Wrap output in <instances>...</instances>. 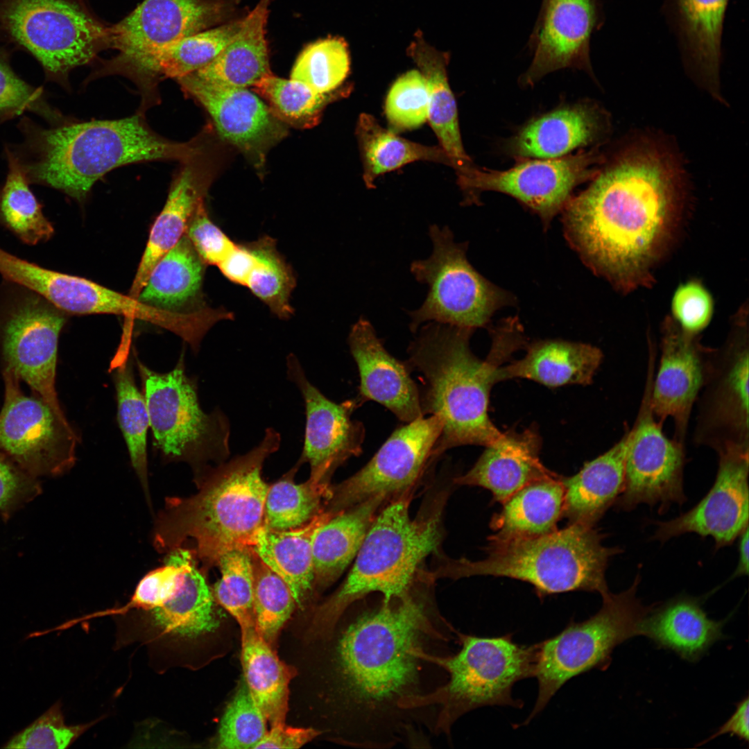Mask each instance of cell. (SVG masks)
I'll return each instance as SVG.
<instances>
[{"mask_svg": "<svg viewBox=\"0 0 749 749\" xmlns=\"http://www.w3.org/2000/svg\"><path fill=\"white\" fill-rule=\"evenodd\" d=\"M723 623L709 619L698 600L681 596L654 606L641 621L639 635L694 662L722 638Z\"/></svg>", "mask_w": 749, "mask_h": 749, "instance_id": "d6a6232c", "label": "cell"}, {"mask_svg": "<svg viewBox=\"0 0 749 749\" xmlns=\"http://www.w3.org/2000/svg\"><path fill=\"white\" fill-rule=\"evenodd\" d=\"M714 485L693 508L666 522H656L653 539L664 542L687 533L712 537L716 549L732 544L748 526V451L718 454Z\"/></svg>", "mask_w": 749, "mask_h": 749, "instance_id": "7402d4cb", "label": "cell"}, {"mask_svg": "<svg viewBox=\"0 0 749 749\" xmlns=\"http://www.w3.org/2000/svg\"><path fill=\"white\" fill-rule=\"evenodd\" d=\"M4 399L0 411V449L35 477L56 476L74 465L79 438L63 411L26 395L20 379L1 370Z\"/></svg>", "mask_w": 749, "mask_h": 749, "instance_id": "9a60e30c", "label": "cell"}, {"mask_svg": "<svg viewBox=\"0 0 749 749\" xmlns=\"http://www.w3.org/2000/svg\"><path fill=\"white\" fill-rule=\"evenodd\" d=\"M177 80L207 110L220 136L261 173L269 150L286 136V125L248 88L216 85L192 73Z\"/></svg>", "mask_w": 749, "mask_h": 749, "instance_id": "44dd1931", "label": "cell"}, {"mask_svg": "<svg viewBox=\"0 0 749 749\" xmlns=\"http://www.w3.org/2000/svg\"><path fill=\"white\" fill-rule=\"evenodd\" d=\"M248 245L255 259L245 286L279 318L289 319L294 312L290 298L296 283L291 266L273 238L264 236Z\"/></svg>", "mask_w": 749, "mask_h": 749, "instance_id": "bcb514c9", "label": "cell"}, {"mask_svg": "<svg viewBox=\"0 0 749 749\" xmlns=\"http://www.w3.org/2000/svg\"><path fill=\"white\" fill-rule=\"evenodd\" d=\"M0 35H1V36L2 35V33H1V30H0Z\"/></svg>", "mask_w": 749, "mask_h": 749, "instance_id": "e7e4bbea", "label": "cell"}, {"mask_svg": "<svg viewBox=\"0 0 749 749\" xmlns=\"http://www.w3.org/2000/svg\"><path fill=\"white\" fill-rule=\"evenodd\" d=\"M280 442V434L268 428L248 453L210 468L197 494L168 499L156 526L157 549L169 552L189 538L199 556L215 562L225 550L251 547L264 526L269 487L261 476L263 464Z\"/></svg>", "mask_w": 749, "mask_h": 749, "instance_id": "5b68a950", "label": "cell"}, {"mask_svg": "<svg viewBox=\"0 0 749 749\" xmlns=\"http://www.w3.org/2000/svg\"><path fill=\"white\" fill-rule=\"evenodd\" d=\"M672 318L685 331L698 334L710 322L714 300L709 291L698 280L680 284L671 299Z\"/></svg>", "mask_w": 749, "mask_h": 749, "instance_id": "9f6ffc18", "label": "cell"}, {"mask_svg": "<svg viewBox=\"0 0 749 749\" xmlns=\"http://www.w3.org/2000/svg\"><path fill=\"white\" fill-rule=\"evenodd\" d=\"M698 334L683 330L671 317L662 326L661 358L651 391V407L662 425L668 417L675 424L673 440L684 445L691 411L704 378L708 348Z\"/></svg>", "mask_w": 749, "mask_h": 749, "instance_id": "603a6c76", "label": "cell"}, {"mask_svg": "<svg viewBox=\"0 0 749 749\" xmlns=\"http://www.w3.org/2000/svg\"><path fill=\"white\" fill-rule=\"evenodd\" d=\"M113 380L119 427L132 466L142 486L147 490V433L150 419L145 397L136 384L130 359L126 358L115 368Z\"/></svg>", "mask_w": 749, "mask_h": 749, "instance_id": "ee69618b", "label": "cell"}, {"mask_svg": "<svg viewBox=\"0 0 749 749\" xmlns=\"http://www.w3.org/2000/svg\"><path fill=\"white\" fill-rule=\"evenodd\" d=\"M604 535L594 526L571 523L540 536L489 541L481 560L445 559L434 577H508L532 585L540 597L571 591L609 592L605 570L619 547L603 545Z\"/></svg>", "mask_w": 749, "mask_h": 749, "instance_id": "52a82bcc", "label": "cell"}, {"mask_svg": "<svg viewBox=\"0 0 749 749\" xmlns=\"http://www.w3.org/2000/svg\"><path fill=\"white\" fill-rule=\"evenodd\" d=\"M601 157L596 150H591L526 162L506 171L472 166L457 176L465 204L476 203L477 195L484 191L503 193L533 211L547 229L571 197L574 189L596 175Z\"/></svg>", "mask_w": 749, "mask_h": 749, "instance_id": "e0dca14e", "label": "cell"}, {"mask_svg": "<svg viewBox=\"0 0 749 749\" xmlns=\"http://www.w3.org/2000/svg\"><path fill=\"white\" fill-rule=\"evenodd\" d=\"M748 325L738 317L725 343L709 349L698 399L694 443L714 449L749 451Z\"/></svg>", "mask_w": 749, "mask_h": 749, "instance_id": "5bb4252c", "label": "cell"}, {"mask_svg": "<svg viewBox=\"0 0 749 749\" xmlns=\"http://www.w3.org/2000/svg\"><path fill=\"white\" fill-rule=\"evenodd\" d=\"M185 234L205 265L217 266L236 246L209 218L204 201L191 216Z\"/></svg>", "mask_w": 749, "mask_h": 749, "instance_id": "680465c9", "label": "cell"}, {"mask_svg": "<svg viewBox=\"0 0 749 749\" xmlns=\"http://www.w3.org/2000/svg\"><path fill=\"white\" fill-rule=\"evenodd\" d=\"M561 211L565 239L582 261L628 293L653 281L680 224V171L649 144L622 151Z\"/></svg>", "mask_w": 749, "mask_h": 749, "instance_id": "7a4b0ae2", "label": "cell"}, {"mask_svg": "<svg viewBox=\"0 0 749 749\" xmlns=\"http://www.w3.org/2000/svg\"><path fill=\"white\" fill-rule=\"evenodd\" d=\"M386 114L396 131L411 130L428 119L429 91L424 76L408 71L391 87L386 101Z\"/></svg>", "mask_w": 749, "mask_h": 749, "instance_id": "db71d44e", "label": "cell"}, {"mask_svg": "<svg viewBox=\"0 0 749 749\" xmlns=\"http://www.w3.org/2000/svg\"><path fill=\"white\" fill-rule=\"evenodd\" d=\"M31 111L51 122L62 123L60 113L49 105L42 89L35 88L12 69L10 53L0 48V123Z\"/></svg>", "mask_w": 749, "mask_h": 749, "instance_id": "f5cc1de1", "label": "cell"}, {"mask_svg": "<svg viewBox=\"0 0 749 749\" xmlns=\"http://www.w3.org/2000/svg\"><path fill=\"white\" fill-rule=\"evenodd\" d=\"M442 429L435 415L397 428L364 467L331 488L325 510L335 515L377 496L391 501L412 491L433 459Z\"/></svg>", "mask_w": 749, "mask_h": 749, "instance_id": "d6986e66", "label": "cell"}, {"mask_svg": "<svg viewBox=\"0 0 749 749\" xmlns=\"http://www.w3.org/2000/svg\"><path fill=\"white\" fill-rule=\"evenodd\" d=\"M270 0H259L246 16L241 28L209 64L193 72L216 85L236 88L252 87L271 73L266 37Z\"/></svg>", "mask_w": 749, "mask_h": 749, "instance_id": "1f68e13d", "label": "cell"}, {"mask_svg": "<svg viewBox=\"0 0 749 749\" xmlns=\"http://www.w3.org/2000/svg\"><path fill=\"white\" fill-rule=\"evenodd\" d=\"M241 630V662L248 689L270 725L284 722L289 685L295 671L278 658L255 626Z\"/></svg>", "mask_w": 749, "mask_h": 749, "instance_id": "8d00e7d4", "label": "cell"}, {"mask_svg": "<svg viewBox=\"0 0 749 749\" xmlns=\"http://www.w3.org/2000/svg\"><path fill=\"white\" fill-rule=\"evenodd\" d=\"M286 373L304 402L306 424L300 462L309 464V479L329 483L336 468L361 453L365 428L352 416L361 404L357 398L338 404L326 397L309 381L293 354L286 357Z\"/></svg>", "mask_w": 749, "mask_h": 749, "instance_id": "ffe728a7", "label": "cell"}, {"mask_svg": "<svg viewBox=\"0 0 749 749\" xmlns=\"http://www.w3.org/2000/svg\"><path fill=\"white\" fill-rule=\"evenodd\" d=\"M447 495L445 491L436 493L413 518L408 510L412 491L379 510L345 580L318 608V632L329 633L350 605L372 594L388 600L410 591L424 560L438 552L443 540Z\"/></svg>", "mask_w": 749, "mask_h": 749, "instance_id": "8992f818", "label": "cell"}, {"mask_svg": "<svg viewBox=\"0 0 749 749\" xmlns=\"http://www.w3.org/2000/svg\"><path fill=\"white\" fill-rule=\"evenodd\" d=\"M728 2L678 0L691 55L701 75L714 90L718 85L721 34Z\"/></svg>", "mask_w": 749, "mask_h": 749, "instance_id": "7bdbcfd3", "label": "cell"}, {"mask_svg": "<svg viewBox=\"0 0 749 749\" xmlns=\"http://www.w3.org/2000/svg\"><path fill=\"white\" fill-rule=\"evenodd\" d=\"M456 634L459 650L432 658L445 671L446 681L417 703L421 709L437 712L434 734L447 738L456 721L476 708H521L523 703L512 697V689L517 682L534 677L537 651V644H517L510 634L492 637L458 630Z\"/></svg>", "mask_w": 749, "mask_h": 749, "instance_id": "ba28073f", "label": "cell"}, {"mask_svg": "<svg viewBox=\"0 0 749 749\" xmlns=\"http://www.w3.org/2000/svg\"><path fill=\"white\" fill-rule=\"evenodd\" d=\"M254 259V255L248 244H236L217 267L228 280L245 286L253 266Z\"/></svg>", "mask_w": 749, "mask_h": 749, "instance_id": "94428289", "label": "cell"}, {"mask_svg": "<svg viewBox=\"0 0 749 749\" xmlns=\"http://www.w3.org/2000/svg\"><path fill=\"white\" fill-rule=\"evenodd\" d=\"M349 54L341 39L327 38L310 44L300 53L291 78L321 94L336 90L347 77Z\"/></svg>", "mask_w": 749, "mask_h": 749, "instance_id": "f907efd6", "label": "cell"}, {"mask_svg": "<svg viewBox=\"0 0 749 749\" xmlns=\"http://www.w3.org/2000/svg\"><path fill=\"white\" fill-rule=\"evenodd\" d=\"M642 404L628 430L623 490L614 504L629 511L641 503L657 506L659 513L687 500L683 490L684 445L666 437L651 407L654 366L648 367Z\"/></svg>", "mask_w": 749, "mask_h": 749, "instance_id": "2e32d148", "label": "cell"}, {"mask_svg": "<svg viewBox=\"0 0 749 749\" xmlns=\"http://www.w3.org/2000/svg\"><path fill=\"white\" fill-rule=\"evenodd\" d=\"M749 699L746 696L737 705L731 717L708 739L702 742L707 743L710 739L724 734L735 736L748 743L749 741Z\"/></svg>", "mask_w": 749, "mask_h": 749, "instance_id": "6125c7cd", "label": "cell"}, {"mask_svg": "<svg viewBox=\"0 0 749 749\" xmlns=\"http://www.w3.org/2000/svg\"><path fill=\"white\" fill-rule=\"evenodd\" d=\"M94 723L67 725L61 705L56 703L27 728L16 734L3 746L12 749H64L71 745Z\"/></svg>", "mask_w": 749, "mask_h": 749, "instance_id": "11a10c76", "label": "cell"}, {"mask_svg": "<svg viewBox=\"0 0 749 749\" xmlns=\"http://www.w3.org/2000/svg\"><path fill=\"white\" fill-rule=\"evenodd\" d=\"M241 0H144L107 27L108 46L119 51L114 71L127 72L169 44L232 20Z\"/></svg>", "mask_w": 749, "mask_h": 749, "instance_id": "ac0fdd59", "label": "cell"}, {"mask_svg": "<svg viewBox=\"0 0 749 749\" xmlns=\"http://www.w3.org/2000/svg\"><path fill=\"white\" fill-rule=\"evenodd\" d=\"M595 19L594 0H544L533 58L523 83L533 85L547 74L563 68L587 67Z\"/></svg>", "mask_w": 749, "mask_h": 749, "instance_id": "d4e9b609", "label": "cell"}, {"mask_svg": "<svg viewBox=\"0 0 749 749\" xmlns=\"http://www.w3.org/2000/svg\"><path fill=\"white\" fill-rule=\"evenodd\" d=\"M321 734L312 728H293L284 722L271 725L264 738L257 744V748H300Z\"/></svg>", "mask_w": 749, "mask_h": 749, "instance_id": "91938a15", "label": "cell"}, {"mask_svg": "<svg viewBox=\"0 0 749 749\" xmlns=\"http://www.w3.org/2000/svg\"><path fill=\"white\" fill-rule=\"evenodd\" d=\"M5 153L8 172L0 188V225L25 244L35 246L54 234L51 223L42 212V205L29 187L23 169L8 147Z\"/></svg>", "mask_w": 749, "mask_h": 749, "instance_id": "60d3db41", "label": "cell"}, {"mask_svg": "<svg viewBox=\"0 0 749 749\" xmlns=\"http://www.w3.org/2000/svg\"><path fill=\"white\" fill-rule=\"evenodd\" d=\"M416 60L429 91L428 120L440 146L451 160L458 174L473 164L463 146L456 103L448 83L444 60L427 53L417 55Z\"/></svg>", "mask_w": 749, "mask_h": 749, "instance_id": "b9f144b4", "label": "cell"}, {"mask_svg": "<svg viewBox=\"0 0 749 749\" xmlns=\"http://www.w3.org/2000/svg\"><path fill=\"white\" fill-rule=\"evenodd\" d=\"M429 580L385 600L350 605L334 647L343 718L341 741L361 748L427 747L436 719L417 701L447 680L433 660L451 653L457 630L440 614Z\"/></svg>", "mask_w": 749, "mask_h": 749, "instance_id": "6da1fadb", "label": "cell"}, {"mask_svg": "<svg viewBox=\"0 0 749 749\" xmlns=\"http://www.w3.org/2000/svg\"><path fill=\"white\" fill-rule=\"evenodd\" d=\"M205 267L184 234L155 265L137 300L173 313H182L179 310L187 307L206 308L202 293Z\"/></svg>", "mask_w": 749, "mask_h": 749, "instance_id": "d590c367", "label": "cell"}, {"mask_svg": "<svg viewBox=\"0 0 749 749\" xmlns=\"http://www.w3.org/2000/svg\"><path fill=\"white\" fill-rule=\"evenodd\" d=\"M331 494L329 483L309 479L297 484L288 476L268 487L264 526L277 531L302 526L325 510Z\"/></svg>", "mask_w": 749, "mask_h": 749, "instance_id": "f6af8a7d", "label": "cell"}, {"mask_svg": "<svg viewBox=\"0 0 749 749\" xmlns=\"http://www.w3.org/2000/svg\"><path fill=\"white\" fill-rule=\"evenodd\" d=\"M363 164V180L369 189L379 175L415 161H430L448 165L453 162L441 146H429L397 136L381 127L368 114H361L356 127Z\"/></svg>", "mask_w": 749, "mask_h": 749, "instance_id": "f35d334b", "label": "cell"}, {"mask_svg": "<svg viewBox=\"0 0 749 749\" xmlns=\"http://www.w3.org/2000/svg\"><path fill=\"white\" fill-rule=\"evenodd\" d=\"M417 330L406 363L421 374L424 415L442 422L433 458L455 447L490 444L501 433L488 415L491 388L499 382L504 361L525 343L518 318H505L492 328V347L484 360L470 349L473 329L429 322Z\"/></svg>", "mask_w": 749, "mask_h": 749, "instance_id": "3957f363", "label": "cell"}, {"mask_svg": "<svg viewBox=\"0 0 749 749\" xmlns=\"http://www.w3.org/2000/svg\"><path fill=\"white\" fill-rule=\"evenodd\" d=\"M266 723L265 716L243 682L221 719L217 748H255L268 731Z\"/></svg>", "mask_w": 749, "mask_h": 749, "instance_id": "816d5d0a", "label": "cell"}, {"mask_svg": "<svg viewBox=\"0 0 749 749\" xmlns=\"http://www.w3.org/2000/svg\"><path fill=\"white\" fill-rule=\"evenodd\" d=\"M244 17L232 19L169 44L130 69L145 78L178 79L212 61L241 28ZM127 73V74H128Z\"/></svg>", "mask_w": 749, "mask_h": 749, "instance_id": "74e56055", "label": "cell"}, {"mask_svg": "<svg viewBox=\"0 0 749 749\" xmlns=\"http://www.w3.org/2000/svg\"><path fill=\"white\" fill-rule=\"evenodd\" d=\"M637 576L626 590L602 596L596 614L582 622L571 621L559 634L537 643L534 677L538 682L535 706L527 724L571 678L593 669H605L613 649L639 635L641 621L654 605L645 606L636 596Z\"/></svg>", "mask_w": 749, "mask_h": 749, "instance_id": "30bf717a", "label": "cell"}, {"mask_svg": "<svg viewBox=\"0 0 749 749\" xmlns=\"http://www.w3.org/2000/svg\"><path fill=\"white\" fill-rule=\"evenodd\" d=\"M606 129L605 114L598 107L566 106L526 124L512 139L509 148L522 158H558L596 141Z\"/></svg>", "mask_w": 749, "mask_h": 749, "instance_id": "83f0119b", "label": "cell"}, {"mask_svg": "<svg viewBox=\"0 0 749 749\" xmlns=\"http://www.w3.org/2000/svg\"><path fill=\"white\" fill-rule=\"evenodd\" d=\"M150 419L153 445L167 459L203 466L230 454V427L218 408L205 412L197 381L185 370L184 352L174 368L159 372L136 359Z\"/></svg>", "mask_w": 749, "mask_h": 749, "instance_id": "9c48e42d", "label": "cell"}, {"mask_svg": "<svg viewBox=\"0 0 749 749\" xmlns=\"http://www.w3.org/2000/svg\"><path fill=\"white\" fill-rule=\"evenodd\" d=\"M214 599L193 558L175 594L162 605L149 610L153 624L160 630L177 637L192 638L218 627Z\"/></svg>", "mask_w": 749, "mask_h": 749, "instance_id": "ab89813d", "label": "cell"}, {"mask_svg": "<svg viewBox=\"0 0 749 749\" xmlns=\"http://www.w3.org/2000/svg\"><path fill=\"white\" fill-rule=\"evenodd\" d=\"M0 29L61 82L108 46L107 27L70 0H0Z\"/></svg>", "mask_w": 749, "mask_h": 749, "instance_id": "7c38bea8", "label": "cell"}, {"mask_svg": "<svg viewBox=\"0 0 749 749\" xmlns=\"http://www.w3.org/2000/svg\"><path fill=\"white\" fill-rule=\"evenodd\" d=\"M433 251L425 259L415 260L410 270L415 279L429 287L417 309L408 311L412 332L425 322H436L475 329L486 327L498 309L515 304L510 292L482 276L467 258L468 244L454 241L447 226L429 228Z\"/></svg>", "mask_w": 749, "mask_h": 749, "instance_id": "8fae6325", "label": "cell"}, {"mask_svg": "<svg viewBox=\"0 0 749 749\" xmlns=\"http://www.w3.org/2000/svg\"><path fill=\"white\" fill-rule=\"evenodd\" d=\"M540 437L532 427L501 433L454 483L485 488L494 501L503 503L524 485L551 474L540 463Z\"/></svg>", "mask_w": 749, "mask_h": 749, "instance_id": "484cf974", "label": "cell"}, {"mask_svg": "<svg viewBox=\"0 0 749 749\" xmlns=\"http://www.w3.org/2000/svg\"><path fill=\"white\" fill-rule=\"evenodd\" d=\"M333 515L324 510L299 528L277 531L262 526L251 547L253 553L288 585L302 607L314 585L313 542L318 528Z\"/></svg>", "mask_w": 749, "mask_h": 749, "instance_id": "836d02e7", "label": "cell"}, {"mask_svg": "<svg viewBox=\"0 0 749 749\" xmlns=\"http://www.w3.org/2000/svg\"><path fill=\"white\" fill-rule=\"evenodd\" d=\"M748 526L739 535V562L734 576H744L748 574Z\"/></svg>", "mask_w": 749, "mask_h": 749, "instance_id": "be15d7a7", "label": "cell"}, {"mask_svg": "<svg viewBox=\"0 0 749 749\" xmlns=\"http://www.w3.org/2000/svg\"><path fill=\"white\" fill-rule=\"evenodd\" d=\"M252 88L266 101V105L277 118L286 125L298 128L316 126L334 94L317 93L300 81L282 78L272 72L260 79Z\"/></svg>", "mask_w": 749, "mask_h": 749, "instance_id": "7dc6e473", "label": "cell"}, {"mask_svg": "<svg viewBox=\"0 0 749 749\" xmlns=\"http://www.w3.org/2000/svg\"><path fill=\"white\" fill-rule=\"evenodd\" d=\"M215 562L221 576L214 585V597L236 620L241 628L255 626L251 549H228L221 552Z\"/></svg>", "mask_w": 749, "mask_h": 749, "instance_id": "c3c4849f", "label": "cell"}, {"mask_svg": "<svg viewBox=\"0 0 749 749\" xmlns=\"http://www.w3.org/2000/svg\"><path fill=\"white\" fill-rule=\"evenodd\" d=\"M41 483L0 449V515L4 522L42 493Z\"/></svg>", "mask_w": 749, "mask_h": 749, "instance_id": "6f0895ef", "label": "cell"}, {"mask_svg": "<svg viewBox=\"0 0 749 749\" xmlns=\"http://www.w3.org/2000/svg\"><path fill=\"white\" fill-rule=\"evenodd\" d=\"M200 153L183 162L175 178L166 203L150 231L146 246L128 295L135 300L157 262L185 234L188 223L204 197L212 180V172L200 162Z\"/></svg>", "mask_w": 749, "mask_h": 749, "instance_id": "4316f807", "label": "cell"}, {"mask_svg": "<svg viewBox=\"0 0 749 749\" xmlns=\"http://www.w3.org/2000/svg\"><path fill=\"white\" fill-rule=\"evenodd\" d=\"M24 141L12 151L28 182L83 200L110 171L152 160L182 162L203 152L200 143L162 138L135 115L115 120L62 122L45 128L28 118L19 123Z\"/></svg>", "mask_w": 749, "mask_h": 749, "instance_id": "277c9868", "label": "cell"}, {"mask_svg": "<svg viewBox=\"0 0 749 749\" xmlns=\"http://www.w3.org/2000/svg\"><path fill=\"white\" fill-rule=\"evenodd\" d=\"M255 629L271 646L296 605L286 583L252 551Z\"/></svg>", "mask_w": 749, "mask_h": 749, "instance_id": "681fc988", "label": "cell"}, {"mask_svg": "<svg viewBox=\"0 0 749 749\" xmlns=\"http://www.w3.org/2000/svg\"><path fill=\"white\" fill-rule=\"evenodd\" d=\"M628 430L610 449L584 464L576 474L562 478L564 509L571 523L594 526L620 495L624 483Z\"/></svg>", "mask_w": 749, "mask_h": 749, "instance_id": "f1b7e54d", "label": "cell"}, {"mask_svg": "<svg viewBox=\"0 0 749 749\" xmlns=\"http://www.w3.org/2000/svg\"><path fill=\"white\" fill-rule=\"evenodd\" d=\"M601 350L590 344L550 339L533 342L521 359L499 370V381L527 379L548 387L588 385L599 368Z\"/></svg>", "mask_w": 749, "mask_h": 749, "instance_id": "f546056e", "label": "cell"}, {"mask_svg": "<svg viewBox=\"0 0 749 749\" xmlns=\"http://www.w3.org/2000/svg\"><path fill=\"white\" fill-rule=\"evenodd\" d=\"M67 313L21 286H0L1 370L14 373L33 393L62 411L56 392L58 340Z\"/></svg>", "mask_w": 749, "mask_h": 749, "instance_id": "4fadbf2b", "label": "cell"}, {"mask_svg": "<svg viewBox=\"0 0 749 749\" xmlns=\"http://www.w3.org/2000/svg\"><path fill=\"white\" fill-rule=\"evenodd\" d=\"M348 344L359 370L356 398L361 404L378 402L406 423L424 417L420 390L410 369L386 350L367 318L361 316L352 326Z\"/></svg>", "mask_w": 749, "mask_h": 749, "instance_id": "cb8c5ba5", "label": "cell"}, {"mask_svg": "<svg viewBox=\"0 0 749 749\" xmlns=\"http://www.w3.org/2000/svg\"><path fill=\"white\" fill-rule=\"evenodd\" d=\"M390 501L377 496L330 517L316 531L313 542L314 585L334 583L355 559L379 510Z\"/></svg>", "mask_w": 749, "mask_h": 749, "instance_id": "4dcf8cb0", "label": "cell"}, {"mask_svg": "<svg viewBox=\"0 0 749 749\" xmlns=\"http://www.w3.org/2000/svg\"><path fill=\"white\" fill-rule=\"evenodd\" d=\"M492 517L489 541L501 542L543 535L557 529L564 509V488L551 474L536 479L503 503Z\"/></svg>", "mask_w": 749, "mask_h": 749, "instance_id": "e575fe53", "label": "cell"}]
</instances>
